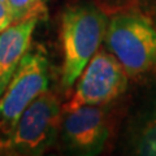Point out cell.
<instances>
[{
    "label": "cell",
    "mask_w": 156,
    "mask_h": 156,
    "mask_svg": "<svg viewBox=\"0 0 156 156\" xmlns=\"http://www.w3.org/2000/svg\"><path fill=\"white\" fill-rule=\"evenodd\" d=\"M136 154L156 156V113L150 119L140 133L136 146Z\"/></svg>",
    "instance_id": "ba28073f"
},
{
    "label": "cell",
    "mask_w": 156,
    "mask_h": 156,
    "mask_svg": "<svg viewBox=\"0 0 156 156\" xmlns=\"http://www.w3.org/2000/svg\"><path fill=\"white\" fill-rule=\"evenodd\" d=\"M47 0H8L12 7L17 21L30 14H42V8L44 7Z\"/></svg>",
    "instance_id": "9c48e42d"
},
{
    "label": "cell",
    "mask_w": 156,
    "mask_h": 156,
    "mask_svg": "<svg viewBox=\"0 0 156 156\" xmlns=\"http://www.w3.org/2000/svg\"><path fill=\"white\" fill-rule=\"evenodd\" d=\"M41 14H30L0 33V96L31 44Z\"/></svg>",
    "instance_id": "52a82bcc"
},
{
    "label": "cell",
    "mask_w": 156,
    "mask_h": 156,
    "mask_svg": "<svg viewBox=\"0 0 156 156\" xmlns=\"http://www.w3.org/2000/svg\"><path fill=\"white\" fill-rule=\"evenodd\" d=\"M61 107L57 98L44 91L35 98L20 116L8 135L5 147L17 154L38 155L52 142L58 126Z\"/></svg>",
    "instance_id": "277c9868"
},
{
    "label": "cell",
    "mask_w": 156,
    "mask_h": 156,
    "mask_svg": "<svg viewBox=\"0 0 156 156\" xmlns=\"http://www.w3.org/2000/svg\"><path fill=\"white\" fill-rule=\"evenodd\" d=\"M62 131L70 148L86 155L98 154L108 138L105 115L98 105L66 111Z\"/></svg>",
    "instance_id": "8992f818"
},
{
    "label": "cell",
    "mask_w": 156,
    "mask_h": 156,
    "mask_svg": "<svg viewBox=\"0 0 156 156\" xmlns=\"http://www.w3.org/2000/svg\"><path fill=\"white\" fill-rule=\"evenodd\" d=\"M48 61L41 51L27 52L0 96V131L9 135L27 105L47 91Z\"/></svg>",
    "instance_id": "3957f363"
},
{
    "label": "cell",
    "mask_w": 156,
    "mask_h": 156,
    "mask_svg": "<svg viewBox=\"0 0 156 156\" xmlns=\"http://www.w3.org/2000/svg\"><path fill=\"white\" fill-rule=\"evenodd\" d=\"M128 77L124 66L112 53L98 51L78 78L76 91L64 111L109 103L125 91Z\"/></svg>",
    "instance_id": "5b68a950"
},
{
    "label": "cell",
    "mask_w": 156,
    "mask_h": 156,
    "mask_svg": "<svg viewBox=\"0 0 156 156\" xmlns=\"http://www.w3.org/2000/svg\"><path fill=\"white\" fill-rule=\"evenodd\" d=\"M107 17L91 4L72 5L61 17L62 61L61 85L64 90L74 86L86 65L98 52L107 30Z\"/></svg>",
    "instance_id": "6da1fadb"
},
{
    "label": "cell",
    "mask_w": 156,
    "mask_h": 156,
    "mask_svg": "<svg viewBox=\"0 0 156 156\" xmlns=\"http://www.w3.org/2000/svg\"><path fill=\"white\" fill-rule=\"evenodd\" d=\"M17 21L12 7L9 5L8 0H0V33L11 26L13 22Z\"/></svg>",
    "instance_id": "30bf717a"
},
{
    "label": "cell",
    "mask_w": 156,
    "mask_h": 156,
    "mask_svg": "<svg viewBox=\"0 0 156 156\" xmlns=\"http://www.w3.org/2000/svg\"><path fill=\"white\" fill-rule=\"evenodd\" d=\"M105 44L128 76H138L156 65V29L138 12L116 14L107 25Z\"/></svg>",
    "instance_id": "7a4b0ae2"
}]
</instances>
